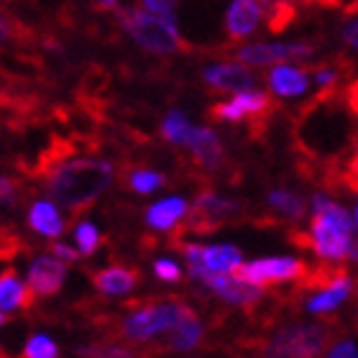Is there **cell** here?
<instances>
[{"label": "cell", "mask_w": 358, "mask_h": 358, "mask_svg": "<svg viewBox=\"0 0 358 358\" xmlns=\"http://www.w3.org/2000/svg\"><path fill=\"white\" fill-rule=\"evenodd\" d=\"M313 54L310 44H254L243 46L236 52V59L243 64H282V62H294V59H307Z\"/></svg>", "instance_id": "9"}, {"label": "cell", "mask_w": 358, "mask_h": 358, "mask_svg": "<svg viewBox=\"0 0 358 358\" xmlns=\"http://www.w3.org/2000/svg\"><path fill=\"white\" fill-rule=\"evenodd\" d=\"M113 166L103 159H69L54 162L46 172V189L72 215H83L110 185Z\"/></svg>", "instance_id": "1"}, {"label": "cell", "mask_w": 358, "mask_h": 358, "mask_svg": "<svg viewBox=\"0 0 358 358\" xmlns=\"http://www.w3.org/2000/svg\"><path fill=\"white\" fill-rule=\"evenodd\" d=\"M34 299H36V294L31 292L29 284H23L13 268H6V271H3V276H0V305H3V322H8V317H10V310H15V307H23V310H26V307L34 305Z\"/></svg>", "instance_id": "14"}, {"label": "cell", "mask_w": 358, "mask_h": 358, "mask_svg": "<svg viewBox=\"0 0 358 358\" xmlns=\"http://www.w3.org/2000/svg\"><path fill=\"white\" fill-rule=\"evenodd\" d=\"M238 213L241 208L236 202L223 200V197L205 189L194 197L192 208H189V228L194 233H210L220 228L223 223H228V220H233Z\"/></svg>", "instance_id": "7"}, {"label": "cell", "mask_w": 358, "mask_h": 358, "mask_svg": "<svg viewBox=\"0 0 358 358\" xmlns=\"http://www.w3.org/2000/svg\"><path fill=\"white\" fill-rule=\"evenodd\" d=\"M26 358H59V351H57V343L52 338L46 336H34L26 343V351H23Z\"/></svg>", "instance_id": "26"}, {"label": "cell", "mask_w": 358, "mask_h": 358, "mask_svg": "<svg viewBox=\"0 0 358 358\" xmlns=\"http://www.w3.org/2000/svg\"><path fill=\"white\" fill-rule=\"evenodd\" d=\"M348 294H351V279L343 276V279H338L336 284H330L328 289H322L320 294H315V297L310 299V310H313V313H330V310H336Z\"/></svg>", "instance_id": "22"}, {"label": "cell", "mask_w": 358, "mask_h": 358, "mask_svg": "<svg viewBox=\"0 0 358 358\" xmlns=\"http://www.w3.org/2000/svg\"><path fill=\"white\" fill-rule=\"evenodd\" d=\"M351 262H358V238H356V243L351 246Z\"/></svg>", "instance_id": "37"}, {"label": "cell", "mask_w": 358, "mask_h": 358, "mask_svg": "<svg viewBox=\"0 0 358 358\" xmlns=\"http://www.w3.org/2000/svg\"><path fill=\"white\" fill-rule=\"evenodd\" d=\"M128 307L131 315L123 320L120 333L136 343L169 336L185 320V315L192 313V307L185 305L182 299H134L128 302Z\"/></svg>", "instance_id": "3"}, {"label": "cell", "mask_w": 358, "mask_h": 358, "mask_svg": "<svg viewBox=\"0 0 358 358\" xmlns=\"http://www.w3.org/2000/svg\"><path fill=\"white\" fill-rule=\"evenodd\" d=\"M315 217L313 231H310V248L325 262H343L351 259L353 246V220L348 210L341 208L338 202L317 194L313 200Z\"/></svg>", "instance_id": "2"}, {"label": "cell", "mask_w": 358, "mask_h": 358, "mask_svg": "<svg viewBox=\"0 0 358 358\" xmlns=\"http://www.w3.org/2000/svg\"><path fill=\"white\" fill-rule=\"evenodd\" d=\"M268 205L289 220H299L305 215V200L294 192H287V189H276V192L268 194Z\"/></svg>", "instance_id": "23"}, {"label": "cell", "mask_w": 358, "mask_h": 358, "mask_svg": "<svg viewBox=\"0 0 358 358\" xmlns=\"http://www.w3.org/2000/svg\"><path fill=\"white\" fill-rule=\"evenodd\" d=\"M162 134H164L166 141L172 143H185L187 136L192 134V128L187 123V118L182 113H169L164 118V126H162Z\"/></svg>", "instance_id": "25"}, {"label": "cell", "mask_w": 358, "mask_h": 358, "mask_svg": "<svg viewBox=\"0 0 358 358\" xmlns=\"http://www.w3.org/2000/svg\"><path fill=\"white\" fill-rule=\"evenodd\" d=\"M118 3V0H97V8H103V10H108V8H113Z\"/></svg>", "instance_id": "36"}, {"label": "cell", "mask_w": 358, "mask_h": 358, "mask_svg": "<svg viewBox=\"0 0 358 358\" xmlns=\"http://www.w3.org/2000/svg\"><path fill=\"white\" fill-rule=\"evenodd\" d=\"M126 179H128V187L138 194H149V192H154L157 187L166 185V179L162 177V174L151 172V169H134L131 174H126Z\"/></svg>", "instance_id": "24"}, {"label": "cell", "mask_w": 358, "mask_h": 358, "mask_svg": "<svg viewBox=\"0 0 358 358\" xmlns=\"http://www.w3.org/2000/svg\"><path fill=\"white\" fill-rule=\"evenodd\" d=\"M141 6L146 8V10H151V13L174 21V6H177L174 0H141Z\"/></svg>", "instance_id": "29"}, {"label": "cell", "mask_w": 358, "mask_h": 358, "mask_svg": "<svg viewBox=\"0 0 358 358\" xmlns=\"http://www.w3.org/2000/svg\"><path fill=\"white\" fill-rule=\"evenodd\" d=\"M356 10H358V0H353V3H351V8H348V15H351V13H356Z\"/></svg>", "instance_id": "38"}, {"label": "cell", "mask_w": 358, "mask_h": 358, "mask_svg": "<svg viewBox=\"0 0 358 358\" xmlns=\"http://www.w3.org/2000/svg\"><path fill=\"white\" fill-rule=\"evenodd\" d=\"M268 87L274 90L276 95L292 97L302 95L307 90V75L305 69H292V67H276L268 72Z\"/></svg>", "instance_id": "18"}, {"label": "cell", "mask_w": 358, "mask_h": 358, "mask_svg": "<svg viewBox=\"0 0 358 358\" xmlns=\"http://www.w3.org/2000/svg\"><path fill=\"white\" fill-rule=\"evenodd\" d=\"M138 279H141V274L128 266H108L92 274V284L103 294H126L138 284Z\"/></svg>", "instance_id": "16"}, {"label": "cell", "mask_w": 358, "mask_h": 358, "mask_svg": "<svg viewBox=\"0 0 358 358\" xmlns=\"http://www.w3.org/2000/svg\"><path fill=\"white\" fill-rule=\"evenodd\" d=\"M205 83L220 92H246L248 87H254L256 75L243 64H217L205 72Z\"/></svg>", "instance_id": "13"}, {"label": "cell", "mask_w": 358, "mask_h": 358, "mask_svg": "<svg viewBox=\"0 0 358 358\" xmlns=\"http://www.w3.org/2000/svg\"><path fill=\"white\" fill-rule=\"evenodd\" d=\"M262 15H264L262 3H256V0H233L231 8H228V15H225L228 36H231L233 41L246 38L248 34L259 26Z\"/></svg>", "instance_id": "12"}, {"label": "cell", "mask_w": 358, "mask_h": 358, "mask_svg": "<svg viewBox=\"0 0 358 358\" xmlns=\"http://www.w3.org/2000/svg\"><path fill=\"white\" fill-rule=\"evenodd\" d=\"M29 223L34 231L46 236V238H59L62 231H64L57 208H54L52 202H44V200L34 202V208H31V213H29Z\"/></svg>", "instance_id": "19"}, {"label": "cell", "mask_w": 358, "mask_h": 358, "mask_svg": "<svg viewBox=\"0 0 358 358\" xmlns=\"http://www.w3.org/2000/svg\"><path fill=\"white\" fill-rule=\"evenodd\" d=\"M75 241H77V246H80V254L90 256L97 248V243H100V236H97L95 225L80 223L77 225V231H75Z\"/></svg>", "instance_id": "28"}, {"label": "cell", "mask_w": 358, "mask_h": 358, "mask_svg": "<svg viewBox=\"0 0 358 358\" xmlns=\"http://www.w3.org/2000/svg\"><path fill=\"white\" fill-rule=\"evenodd\" d=\"M185 213H187L185 200L169 197V200H162V202H157V205H151L149 213H146V220H149V225L157 228V231H172L174 225L182 220Z\"/></svg>", "instance_id": "17"}, {"label": "cell", "mask_w": 358, "mask_h": 358, "mask_svg": "<svg viewBox=\"0 0 358 358\" xmlns=\"http://www.w3.org/2000/svg\"><path fill=\"white\" fill-rule=\"evenodd\" d=\"M200 256L205 266L217 274H233L243 264L241 251L233 246H200Z\"/></svg>", "instance_id": "20"}, {"label": "cell", "mask_w": 358, "mask_h": 358, "mask_svg": "<svg viewBox=\"0 0 358 358\" xmlns=\"http://www.w3.org/2000/svg\"><path fill=\"white\" fill-rule=\"evenodd\" d=\"M236 276H241L243 282L254 284V287H266L274 282H292V279H302L307 276V266L297 259L282 256V259H262V262L241 264L236 271Z\"/></svg>", "instance_id": "6"}, {"label": "cell", "mask_w": 358, "mask_h": 358, "mask_svg": "<svg viewBox=\"0 0 358 358\" xmlns=\"http://www.w3.org/2000/svg\"><path fill=\"white\" fill-rule=\"evenodd\" d=\"M64 262L57 259V256H41L31 264L29 268V287L36 297H49V294H57L64 284Z\"/></svg>", "instance_id": "11"}, {"label": "cell", "mask_w": 358, "mask_h": 358, "mask_svg": "<svg viewBox=\"0 0 358 358\" xmlns=\"http://www.w3.org/2000/svg\"><path fill=\"white\" fill-rule=\"evenodd\" d=\"M274 110V100L264 92H238L228 103H215L210 108V115L217 120H243L246 115L254 118H266Z\"/></svg>", "instance_id": "8"}, {"label": "cell", "mask_w": 358, "mask_h": 358, "mask_svg": "<svg viewBox=\"0 0 358 358\" xmlns=\"http://www.w3.org/2000/svg\"><path fill=\"white\" fill-rule=\"evenodd\" d=\"M52 256H57V259H62V262H77L80 259V254H77L75 248L64 246V243H52Z\"/></svg>", "instance_id": "32"}, {"label": "cell", "mask_w": 358, "mask_h": 358, "mask_svg": "<svg viewBox=\"0 0 358 358\" xmlns=\"http://www.w3.org/2000/svg\"><path fill=\"white\" fill-rule=\"evenodd\" d=\"M185 143L187 149L192 151L194 164L202 166L205 172H217L225 166V151L210 128H192V134L187 136Z\"/></svg>", "instance_id": "10"}, {"label": "cell", "mask_w": 358, "mask_h": 358, "mask_svg": "<svg viewBox=\"0 0 358 358\" xmlns=\"http://www.w3.org/2000/svg\"><path fill=\"white\" fill-rule=\"evenodd\" d=\"M154 274L162 279V282H179V266L169 259H162V262L154 264Z\"/></svg>", "instance_id": "30"}, {"label": "cell", "mask_w": 358, "mask_h": 358, "mask_svg": "<svg viewBox=\"0 0 358 358\" xmlns=\"http://www.w3.org/2000/svg\"><path fill=\"white\" fill-rule=\"evenodd\" d=\"M213 289L231 305H256L262 299V289L254 287V284L243 282L241 276L236 274H217V279L210 284Z\"/></svg>", "instance_id": "15"}, {"label": "cell", "mask_w": 358, "mask_h": 358, "mask_svg": "<svg viewBox=\"0 0 358 358\" xmlns=\"http://www.w3.org/2000/svg\"><path fill=\"white\" fill-rule=\"evenodd\" d=\"M333 341L330 325H294L279 330L262 348L264 358H320Z\"/></svg>", "instance_id": "5"}, {"label": "cell", "mask_w": 358, "mask_h": 358, "mask_svg": "<svg viewBox=\"0 0 358 358\" xmlns=\"http://www.w3.org/2000/svg\"><path fill=\"white\" fill-rule=\"evenodd\" d=\"M356 220H358V210H356Z\"/></svg>", "instance_id": "39"}, {"label": "cell", "mask_w": 358, "mask_h": 358, "mask_svg": "<svg viewBox=\"0 0 358 358\" xmlns=\"http://www.w3.org/2000/svg\"><path fill=\"white\" fill-rule=\"evenodd\" d=\"M330 358H358V351L356 345L348 343V341H343V343H338L333 351H330Z\"/></svg>", "instance_id": "33"}, {"label": "cell", "mask_w": 358, "mask_h": 358, "mask_svg": "<svg viewBox=\"0 0 358 358\" xmlns=\"http://www.w3.org/2000/svg\"><path fill=\"white\" fill-rule=\"evenodd\" d=\"M120 23L149 52H157V54L189 52V44L174 29V21L162 18V15L151 13V10H120Z\"/></svg>", "instance_id": "4"}, {"label": "cell", "mask_w": 358, "mask_h": 358, "mask_svg": "<svg viewBox=\"0 0 358 358\" xmlns=\"http://www.w3.org/2000/svg\"><path fill=\"white\" fill-rule=\"evenodd\" d=\"M343 41L351 46V49H356V52H358V10H356V13H351V21L345 23Z\"/></svg>", "instance_id": "31"}, {"label": "cell", "mask_w": 358, "mask_h": 358, "mask_svg": "<svg viewBox=\"0 0 358 358\" xmlns=\"http://www.w3.org/2000/svg\"><path fill=\"white\" fill-rule=\"evenodd\" d=\"M200 336H202V325L192 310V313H187L185 320L179 322L177 328L166 336V345L174 348V351H189V348H194V345L200 343Z\"/></svg>", "instance_id": "21"}, {"label": "cell", "mask_w": 358, "mask_h": 358, "mask_svg": "<svg viewBox=\"0 0 358 358\" xmlns=\"http://www.w3.org/2000/svg\"><path fill=\"white\" fill-rule=\"evenodd\" d=\"M307 3H317V6H322V8H333V6H338L341 0H307Z\"/></svg>", "instance_id": "35"}, {"label": "cell", "mask_w": 358, "mask_h": 358, "mask_svg": "<svg viewBox=\"0 0 358 358\" xmlns=\"http://www.w3.org/2000/svg\"><path fill=\"white\" fill-rule=\"evenodd\" d=\"M80 356L85 358H134V353L115 343H97L90 348H80Z\"/></svg>", "instance_id": "27"}, {"label": "cell", "mask_w": 358, "mask_h": 358, "mask_svg": "<svg viewBox=\"0 0 358 358\" xmlns=\"http://www.w3.org/2000/svg\"><path fill=\"white\" fill-rule=\"evenodd\" d=\"M3 200L15 202V179H3Z\"/></svg>", "instance_id": "34"}]
</instances>
